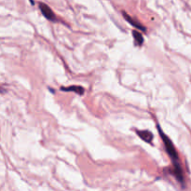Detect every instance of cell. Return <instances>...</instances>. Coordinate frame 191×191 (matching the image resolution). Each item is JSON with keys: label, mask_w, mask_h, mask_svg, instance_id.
Returning <instances> with one entry per match:
<instances>
[{"label": "cell", "mask_w": 191, "mask_h": 191, "mask_svg": "<svg viewBox=\"0 0 191 191\" xmlns=\"http://www.w3.org/2000/svg\"><path fill=\"white\" fill-rule=\"evenodd\" d=\"M61 90H63V91H75L78 95H83L85 92V90L82 86H76V85L69 86V87H62Z\"/></svg>", "instance_id": "5"}, {"label": "cell", "mask_w": 191, "mask_h": 191, "mask_svg": "<svg viewBox=\"0 0 191 191\" xmlns=\"http://www.w3.org/2000/svg\"><path fill=\"white\" fill-rule=\"evenodd\" d=\"M157 130H158V133L163 141V144L165 146V149H166V152L168 153L169 157H171V159L173 160V164H178L179 163V157H178V154L177 151L173 144V142L171 141V139L163 132V131L160 129L159 125H157Z\"/></svg>", "instance_id": "1"}, {"label": "cell", "mask_w": 191, "mask_h": 191, "mask_svg": "<svg viewBox=\"0 0 191 191\" xmlns=\"http://www.w3.org/2000/svg\"><path fill=\"white\" fill-rule=\"evenodd\" d=\"M136 133L137 135L142 139L144 140L145 142L147 143H151L153 140V133L150 132V131H147V130H145V131H139L137 130L136 131Z\"/></svg>", "instance_id": "4"}, {"label": "cell", "mask_w": 191, "mask_h": 191, "mask_svg": "<svg viewBox=\"0 0 191 191\" xmlns=\"http://www.w3.org/2000/svg\"><path fill=\"white\" fill-rule=\"evenodd\" d=\"M39 8L43 14V16L48 19L49 21H51V22H56L57 18L53 12V10L45 3H39Z\"/></svg>", "instance_id": "2"}, {"label": "cell", "mask_w": 191, "mask_h": 191, "mask_svg": "<svg viewBox=\"0 0 191 191\" xmlns=\"http://www.w3.org/2000/svg\"><path fill=\"white\" fill-rule=\"evenodd\" d=\"M123 16H124V18L126 19V21H127L130 24H132L133 27H135V28H137V29H139V30H141V31H143V32H146V31H147L146 27H145L143 24H141L140 23H138L135 19L132 18L130 15H128V14L125 13L124 11H123Z\"/></svg>", "instance_id": "3"}, {"label": "cell", "mask_w": 191, "mask_h": 191, "mask_svg": "<svg viewBox=\"0 0 191 191\" xmlns=\"http://www.w3.org/2000/svg\"><path fill=\"white\" fill-rule=\"evenodd\" d=\"M132 36H133L134 42H135L136 46H142L143 45V43H144V37H143V35L141 33H139L136 30H133L132 31Z\"/></svg>", "instance_id": "6"}]
</instances>
